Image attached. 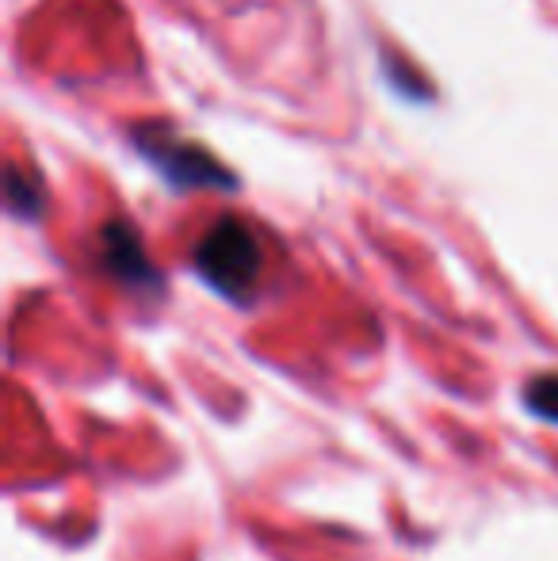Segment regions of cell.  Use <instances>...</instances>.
<instances>
[{
	"label": "cell",
	"instance_id": "6da1fadb",
	"mask_svg": "<svg viewBox=\"0 0 558 561\" xmlns=\"http://www.w3.org/2000/svg\"><path fill=\"white\" fill-rule=\"evenodd\" d=\"M195 272L230 302H246L264 272V252L257 233L241 218H218L195 244Z\"/></svg>",
	"mask_w": 558,
	"mask_h": 561
},
{
	"label": "cell",
	"instance_id": "7a4b0ae2",
	"mask_svg": "<svg viewBox=\"0 0 558 561\" xmlns=\"http://www.w3.org/2000/svg\"><path fill=\"white\" fill-rule=\"evenodd\" d=\"M138 146H141V153L149 157V164H157V169L164 172V180L176 187H210V184L230 187L234 184V176L207 153V149L187 146V141L172 138V134L157 130V126L138 130Z\"/></svg>",
	"mask_w": 558,
	"mask_h": 561
},
{
	"label": "cell",
	"instance_id": "3957f363",
	"mask_svg": "<svg viewBox=\"0 0 558 561\" xmlns=\"http://www.w3.org/2000/svg\"><path fill=\"white\" fill-rule=\"evenodd\" d=\"M100 264L112 279H119L130 290H149L161 283L157 267L149 264L146 249H141L138 233L127 222H112L100 229Z\"/></svg>",
	"mask_w": 558,
	"mask_h": 561
},
{
	"label": "cell",
	"instance_id": "277c9868",
	"mask_svg": "<svg viewBox=\"0 0 558 561\" xmlns=\"http://www.w3.org/2000/svg\"><path fill=\"white\" fill-rule=\"evenodd\" d=\"M524 405H528L532 416H539V421L558 428V375L532 378V386L524 390Z\"/></svg>",
	"mask_w": 558,
	"mask_h": 561
}]
</instances>
